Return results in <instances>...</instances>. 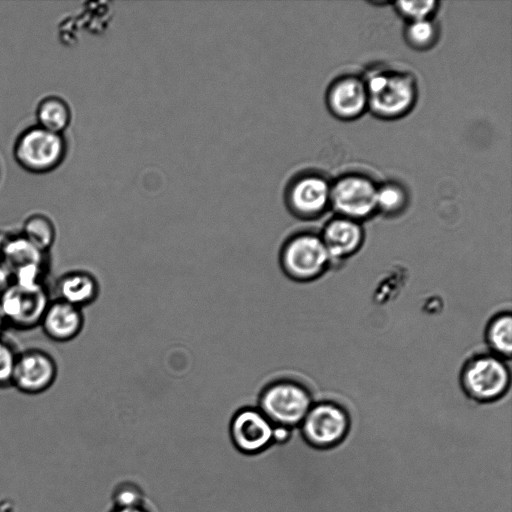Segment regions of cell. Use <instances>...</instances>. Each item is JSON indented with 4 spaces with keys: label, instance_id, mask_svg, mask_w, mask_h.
<instances>
[{
    "label": "cell",
    "instance_id": "cell-18",
    "mask_svg": "<svg viewBox=\"0 0 512 512\" xmlns=\"http://www.w3.org/2000/svg\"><path fill=\"white\" fill-rule=\"evenodd\" d=\"M38 126L61 134L70 124L71 111L68 104L58 97L43 99L37 107Z\"/></svg>",
    "mask_w": 512,
    "mask_h": 512
},
{
    "label": "cell",
    "instance_id": "cell-8",
    "mask_svg": "<svg viewBox=\"0 0 512 512\" xmlns=\"http://www.w3.org/2000/svg\"><path fill=\"white\" fill-rule=\"evenodd\" d=\"M58 365L54 357L40 348L19 351L12 375L11 387L23 394L38 395L55 383Z\"/></svg>",
    "mask_w": 512,
    "mask_h": 512
},
{
    "label": "cell",
    "instance_id": "cell-10",
    "mask_svg": "<svg viewBox=\"0 0 512 512\" xmlns=\"http://www.w3.org/2000/svg\"><path fill=\"white\" fill-rule=\"evenodd\" d=\"M274 425L254 407L239 410L231 419L229 435L235 449L243 454H258L272 444Z\"/></svg>",
    "mask_w": 512,
    "mask_h": 512
},
{
    "label": "cell",
    "instance_id": "cell-23",
    "mask_svg": "<svg viewBox=\"0 0 512 512\" xmlns=\"http://www.w3.org/2000/svg\"><path fill=\"white\" fill-rule=\"evenodd\" d=\"M435 34V27L428 19L411 21L407 28L409 42L418 48L429 46Z\"/></svg>",
    "mask_w": 512,
    "mask_h": 512
},
{
    "label": "cell",
    "instance_id": "cell-27",
    "mask_svg": "<svg viewBox=\"0 0 512 512\" xmlns=\"http://www.w3.org/2000/svg\"><path fill=\"white\" fill-rule=\"evenodd\" d=\"M4 325H5V324H4V320H3V317H2L1 312H0V334H2V333H1V330H2V328H3V326H4Z\"/></svg>",
    "mask_w": 512,
    "mask_h": 512
},
{
    "label": "cell",
    "instance_id": "cell-11",
    "mask_svg": "<svg viewBox=\"0 0 512 512\" xmlns=\"http://www.w3.org/2000/svg\"><path fill=\"white\" fill-rule=\"evenodd\" d=\"M331 188L316 175L294 178L286 187L284 202L287 210L300 219L319 216L330 202Z\"/></svg>",
    "mask_w": 512,
    "mask_h": 512
},
{
    "label": "cell",
    "instance_id": "cell-3",
    "mask_svg": "<svg viewBox=\"0 0 512 512\" xmlns=\"http://www.w3.org/2000/svg\"><path fill=\"white\" fill-rule=\"evenodd\" d=\"M510 371L505 360L489 353L469 359L460 373L465 394L474 401L490 403L501 399L509 390Z\"/></svg>",
    "mask_w": 512,
    "mask_h": 512
},
{
    "label": "cell",
    "instance_id": "cell-12",
    "mask_svg": "<svg viewBox=\"0 0 512 512\" xmlns=\"http://www.w3.org/2000/svg\"><path fill=\"white\" fill-rule=\"evenodd\" d=\"M47 254L36 248L21 233L0 240V256L12 279L46 273Z\"/></svg>",
    "mask_w": 512,
    "mask_h": 512
},
{
    "label": "cell",
    "instance_id": "cell-6",
    "mask_svg": "<svg viewBox=\"0 0 512 512\" xmlns=\"http://www.w3.org/2000/svg\"><path fill=\"white\" fill-rule=\"evenodd\" d=\"M303 439L317 449L339 444L349 429L345 410L333 402L313 404L298 427Z\"/></svg>",
    "mask_w": 512,
    "mask_h": 512
},
{
    "label": "cell",
    "instance_id": "cell-4",
    "mask_svg": "<svg viewBox=\"0 0 512 512\" xmlns=\"http://www.w3.org/2000/svg\"><path fill=\"white\" fill-rule=\"evenodd\" d=\"M51 298L47 287L11 282L0 294V312L4 324L18 330L39 326Z\"/></svg>",
    "mask_w": 512,
    "mask_h": 512
},
{
    "label": "cell",
    "instance_id": "cell-16",
    "mask_svg": "<svg viewBox=\"0 0 512 512\" xmlns=\"http://www.w3.org/2000/svg\"><path fill=\"white\" fill-rule=\"evenodd\" d=\"M328 102L331 110L341 118H354L368 105L365 83L354 77L337 81L330 89Z\"/></svg>",
    "mask_w": 512,
    "mask_h": 512
},
{
    "label": "cell",
    "instance_id": "cell-9",
    "mask_svg": "<svg viewBox=\"0 0 512 512\" xmlns=\"http://www.w3.org/2000/svg\"><path fill=\"white\" fill-rule=\"evenodd\" d=\"M376 195L377 188L369 179L347 176L331 188L330 202L341 217L358 221L377 209Z\"/></svg>",
    "mask_w": 512,
    "mask_h": 512
},
{
    "label": "cell",
    "instance_id": "cell-2",
    "mask_svg": "<svg viewBox=\"0 0 512 512\" xmlns=\"http://www.w3.org/2000/svg\"><path fill=\"white\" fill-rule=\"evenodd\" d=\"M313 405L309 389L296 379L283 378L264 388L258 409L276 426L298 428Z\"/></svg>",
    "mask_w": 512,
    "mask_h": 512
},
{
    "label": "cell",
    "instance_id": "cell-15",
    "mask_svg": "<svg viewBox=\"0 0 512 512\" xmlns=\"http://www.w3.org/2000/svg\"><path fill=\"white\" fill-rule=\"evenodd\" d=\"M55 299L85 309L99 294L96 277L87 269L77 267L63 273L55 283Z\"/></svg>",
    "mask_w": 512,
    "mask_h": 512
},
{
    "label": "cell",
    "instance_id": "cell-14",
    "mask_svg": "<svg viewBox=\"0 0 512 512\" xmlns=\"http://www.w3.org/2000/svg\"><path fill=\"white\" fill-rule=\"evenodd\" d=\"M320 237L333 263L354 255L362 246L364 233L358 221L340 216L328 222Z\"/></svg>",
    "mask_w": 512,
    "mask_h": 512
},
{
    "label": "cell",
    "instance_id": "cell-1",
    "mask_svg": "<svg viewBox=\"0 0 512 512\" xmlns=\"http://www.w3.org/2000/svg\"><path fill=\"white\" fill-rule=\"evenodd\" d=\"M279 263L292 281L306 284L318 279L332 264L321 237L311 232H293L284 241Z\"/></svg>",
    "mask_w": 512,
    "mask_h": 512
},
{
    "label": "cell",
    "instance_id": "cell-20",
    "mask_svg": "<svg viewBox=\"0 0 512 512\" xmlns=\"http://www.w3.org/2000/svg\"><path fill=\"white\" fill-rule=\"evenodd\" d=\"M111 503L112 508L144 507L146 495L143 489L136 483L122 480L116 483L112 489Z\"/></svg>",
    "mask_w": 512,
    "mask_h": 512
},
{
    "label": "cell",
    "instance_id": "cell-5",
    "mask_svg": "<svg viewBox=\"0 0 512 512\" xmlns=\"http://www.w3.org/2000/svg\"><path fill=\"white\" fill-rule=\"evenodd\" d=\"M66 153V142L61 134L40 126L25 130L17 139L14 155L26 170L43 173L56 168Z\"/></svg>",
    "mask_w": 512,
    "mask_h": 512
},
{
    "label": "cell",
    "instance_id": "cell-24",
    "mask_svg": "<svg viewBox=\"0 0 512 512\" xmlns=\"http://www.w3.org/2000/svg\"><path fill=\"white\" fill-rule=\"evenodd\" d=\"M398 11L411 21L427 19L434 11L435 1H400L396 3Z\"/></svg>",
    "mask_w": 512,
    "mask_h": 512
},
{
    "label": "cell",
    "instance_id": "cell-21",
    "mask_svg": "<svg viewBox=\"0 0 512 512\" xmlns=\"http://www.w3.org/2000/svg\"><path fill=\"white\" fill-rule=\"evenodd\" d=\"M18 352L14 344L0 334V389L11 387Z\"/></svg>",
    "mask_w": 512,
    "mask_h": 512
},
{
    "label": "cell",
    "instance_id": "cell-26",
    "mask_svg": "<svg viewBox=\"0 0 512 512\" xmlns=\"http://www.w3.org/2000/svg\"><path fill=\"white\" fill-rule=\"evenodd\" d=\"M109 512H149L145 507L112 508Z\"/></svg>",
    "mask_w": 512,
    "mask_h": 512
},
{
    "label": "cell",
    "instance_id": "cell-25",
    "mask_svg": "<svg viewBox=\"0 0 512 512\" xmlns=\"http://www.w3.org/2000/svg\"><path fill=\"white\" fill-rule=\"evenodd\" d=\"M12 282L11 274L0 256V294Z\"/></svg>",
    "mask_w": 512,
    "mask_h": 512
},
{
    "label": "cell",
    "instance_id": "cell-13",
    "mask_svg": "<svg viewBox=\"0 0 512 512\" xmlns=\"http://www.w3.org/2000/svg\"><path fill=\"white\" fill-rule=\"evenodd\" d=\"M84 325L83 309L55 298L50 300L39 324L45 336L60 343L77 339Z\"/></svg>",
    "mask_w": 512,
    "mask_h": 512
},
{
    "label": "cell",
    "instance_id": "cell-7",
    "mask_svg": "<svg viewBox=\"0 0 512 512\" xmlns=\"http://www.w3.org/2000/svg\"><path fill=\"white\" fill-rule=\"evenodd\" d=\"M368 105L378 115L395 117L406 112L415 99L413 81L399 74L375 73L365 84Z\"/></svg>",
    "mask_w": 512,
    "mask_h": 512
},
{
    "label": "cell",
    "instance_id": "cell-17",
    "mask_svg": "<svg viewBox=\"0 0 512 512\" xmlns=\"http://www.w3.org/2000/svg\"><path fill=\"white\" fill-rule=\"evenodd\" d=\"M485 339L490 353L509 360L512 353V317L509 312L495 315L488 323Z\"/></svg>",
    "mask_w": 512,
    "mask_h": 512
},
{
    "label": "cell",
    "instance_id": "cell-22",
    "mask_svg": "<svg viewBox=\"0 0 512 512\" xmlns=\"http://www.w3.org/2000/svg\"><path fill=\"white\" fill-rule=\"evenodd\" d=\"M405 203L404 192L395 185H386L377 189L376 206L385 213L399 211Z\"/></svg>",
    "mask_w": 512,
    "mask_h": 512
},
{
    "label": "cell",
    "instance_id": "cell-19",
    "mask_svg": "<svg viewBox=\"0 0 512 512\" xmlns=\"http://www.w3.org/2000/svg\"><path fill=\"white\" fill-rule=\"evenodd\" d=\"M21 235L36 248L48 253L56 239V228L47 216L34 214L24 221Z\"/></svg>",
    "mask_w": 512,
    "mask_h": 512
}]
</instances>
